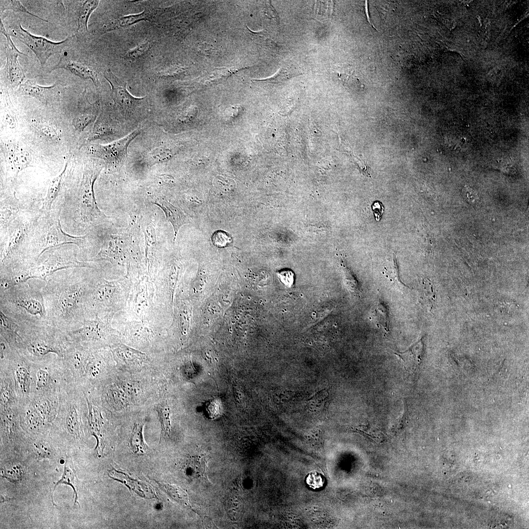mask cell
<instances>
[{
  "label": "cell",
  "instance_id": "25",
  "mask_svg": "<svg viewBox=\"0 0 529 529\" xmlns=\"http://www.w3.org/2000/svg\"><path fill=\"white\" fill-rule=\"evenodd\" d=\"M60 484H65L71 486L75 493V503L77 502V490H78V481L76 477L75 472L73 469V465L71 463L70 461L67 459L66 461L64 466V472L61 478L57 482L55 485L54 487V489Z\"/></svg>",
  "mask_w": 529,
  "mask_h": 529
},
{
  "label": "cell",
  "instance_id": "20",
  "mask_svg": "<svg viewBox=\"0 0 529 529\" xmlns=\"http://www.w3.org/2000/svg\"><path fill=\"white\" fill-rule=\"evenodd\" d=\"M56 85L41 86L34 81L27 80L20 85V90L23 94L35 97L41 102L47 103Z\"/></svg>",
  "mask_w": 529,
  "mask_h": 529
},
{
  "label": "cell",
  "instance_id": "10",
  "mask_svg": "<svg viewBox=\"0 0 529 529\" xmlns=\"http://www.w3.org/2000/svg\"><path fill=\"white\" fill-rule=\"evenodd\" d=\"M103 75L111 86L112 98L120 113L126 119L137 118V108L144 102L145 97L137 98L130 95L126 90L125 81L111 71L107 70Z\"/></svg>",
  "mask_w": 529,
  "mask_h": 529
},
{
  "label": "cell",
  "instance_id": "27",
  "mask_svg": "<svg viewBox=\"0 0 529 529\" xmlns=\"http://www.w3.org/2000/svg\"><path fill=\"white\" fill-rule=\"evenodd\" d=\"M329 393L328 390H322L308 400L307 406L313 411H322L327 409Z\"/></svg>",
  "mask_w": 529,
  "mask_h": 529
},
{
  "label": "cell",
  "instance_id": "31",
  "mask_svg": "<svg viewBox=\"0 0 529 529\" xmlns=\"http://www.w3.org/2000/svg\"><path fill=\"white\" fill-rule=\"evenodd\" d=\"M234 71H231L228 69H218L210 73L204 75L202 79L203 84L208 85L212 84L218 83L227 79Z\"/></svg>",
  "mask_w": 529,
  "mask_h": 529
},
{
  "label": "cell",
  "instance_id": "36",
  "mask_svg": "<svg viewBox=\"0 0 529 529\" xmlns=\"http://www.w3.org/2000/svg\"><path fill=\"white\" fill-rule=\"evenodd\" d=\"M211 241L216 247L223 248L228 246L232 242L231 236L223 230L215 231L211 237Z\"/></svg>",
  "mask_w": 529,
  "mask_h": 529
},
{
  "label": "cell",
  "instance_id": "26",
  "mask_svg": "<svg viewBox=\"0 0 529 529\" xmlns=\"http://www.w3.org/2000/svg\"><path fill=\"white\" fill-rule=\"evenodd\" d=\"M171 155V151L166 146L162 145L148 152L145 155V160L148 165L152 166L167 160Z\"/></svg>",
  "mask_w": 529,
  "mask_h": 529
},
{
  "label": "cell",
  "instance_id": "2",
  "mask_svg": "<svg viewBox=\"0 0 529 529\" xmlns=\"http://www.w3.org/2000/svg\"><path fill=\"white\" fill-rule=\"evenodd\" d=\"M1 208L0 269L34 262L31 245L40 214Z\"/></svg>",
  "mask_w": 529,
  "mask_h": 529
},
{
  "label": "cell",
  "instance_id": "41",
  "mask_svg": "<svg viewBox=\"0 0 529 529\" xmlns=\"http://www.w3.org/2000/svg\"><path fill=\"white\" fill-rule=\"evenodd\" d=\"M277 275L280 281L288 287L292 286L294 281V274L289 269H285L279 271Z\"/></svg>",
  "mask_w": 529,
  "mask_h": 529
},
{
  "label": "cell",
  "instance_id": "33",
  "mask_svg": "<svg viewBox=\"0 0 529 529\" xmlns=\"http://www.w3.org/2000/svg\"><path fill=\"white\" fill-rule=\"evenodd\" d=\"M12 10L15 12H20L25 13L35 17L40 20L46 22H48V20L40 18V17L34 15L29 12L19 0H0V13H2L5 10Z\"/></svg>",
  "mask_w": 529,
  "mask_h": 529
},
{
  "label": "cell",
  "instance_id": "13",
  "mask_svg": "<svg viewBox=\"0 0 529 529\" xmlns=\"http://www.w3.org/2000/svg\"><path fill=\"white\" fill-rule=\"evenodd\" d=\"M0 32L6 37L7 45L6 47V62L3 70V75L8 83L12 86L20 85L25 78L24 71L18 62L20 54L25 55L21 53L15 46L9 33L5 30L3 23L0 20Z\"/></svg>",
  "mask_w": 529,
  "mask_h": 529
},
{
  "label": "cell",
  "instance_id": "34",
  "mask_svg": "<svg viewBox=\"0 0 529 529\" xmlns=\"http://www.w3.org/2000/svg\"><path fill=\"white\" fill-rule=\"evenodd\" d=\"M151 48V44L148 41L138 45L129 50L124 55V58L128 60H135L145 55Z\"/></svg>",
  "mask_w": 529,
  "mask_h": 529
},
{
  "label": "cell",
  "instance_id": "37",
  "mask_svg": "<svg viewBox=\"0 0 529 529\" xmlns=\"http://www.w3.org/2000/svg\"><path fill=\"white\" fill-rule=\"evenodd\" d=\"M39 132L45 137L52 140H56L59 138V132L53 125L48 123H41L38 125Z\"/></svg>",
  "mask_w": 529,
  "mask_h": 529
},
{
  "label": "cell",
  "instance_id": "32",
  "mask_svg": "<svg viewBox=\"0 0 529 529\" xmlns=\"http://www.w3.org/2000/svg\"><path fill=\"white\" fill-rule=\"evenodd\" d=\"M158 412L162 431L165 435H169L170 432L169 409L166 404H160L156 409Z\"/></svg>",
  "mask_w": 529,
  "mask_h": 529
},
{
  "label": "cell",
  "instance_id": "17",
  "mask_svg": "<svg viewBox=\"0 0 529 529\" xmlns=\"http://www.w3.org/2000/svg\"><path fill=\"white\" fill-rule=\"evenodd\" d=\"M164 212L167 219L171 224L174 231L175 240L181 227L190 223L188 217L179 208L173 205L168 200L163 198L157 199L153 202Z\"/></svg>",
  "mask_w": 529,
  "mask_h": 529
},
{
  "label": "cell",
  "instance_id": "12",
  "mask_svg": "<svg viewBox=\"0 0 529 529\" xmlns=\"http://www.w3.org/2000/svg\"><path fill=\"white\" fill-rule=\"evenodd\" d=\"M91 352L82 346L70 343L62 359L68 379L72 383L79 385L83 378L87 361Z\"/></svg>",
  "mask_w": 529,
  "mask_h": 529
},
{
  "label": "cell",
  "instance_id": "22",
  "mask_svg": "<svg viewBox=\"0 0 529 529\" xmlns=\"http://www.w3.org/2000/svg\"><path fill=\"white\" fill-rule=\"evenodd\" d=\"M99 0H88L81 1L78 7L76 31H88V22L93 11L97 7Z\"/></svg>",
  "mask_w": 529,
  "mask_h": 529
},
{
  "label": "cell",
  "instance_id": "9",
  "mask_svg": "<svg viewBox=\"0 0 529 529\" xmlns=\"http://www.w3.org/2000/svg\"><path fill=\"white\" fill-rule=\"evenodd\" d=\"M95 317L86 319L80 328L66 332L70 342L89 349L91 344L106 340L110 331L108 317Z\"/></svg>",
  "mask_w": 529,
  "mask_h": 529
},
{
  "label": "cell",
  "instance_id": "28",
  "mask_svg": "<svg viewBox=\"0 0 529 529\" xmlns=\"http://www.w3.org/2000/svg\"><path fill=\"white\" fill-rule=\"evenodd\" d=\"M302 74L297 72L288 70L286 68H280L278 72L269 78L264 79H254V81L264 83H282L293 78Z\"/></svg>",
  "mask_w": 529,
  "mask_h": 529
},
{
  "label": "cell",
  "instance_id": "23",
  "mask_svg": "<svg viewBox=\"0 0 529 529\" xmlns=\"http://www.w3.org/2000/svg\"><path fill=\"white\" fill-rule=\"evenodd\" d=\"M97 107L96 103H90L88 107L78 115L73 120L72 124L78 131L83 130L96 118Z\"/></svg>",
  "mask_w": 529,
  "mask_h": 529
},
{
  "label": "cell",
  "instance_id": "29",
  "mask_svg": "<svg viewBox=\"0 0 529 529\" xmlns=\"http://www.w3.org/2000/svg\"><path fill=\"white\" fill-rule=\"evenodd\" d=\"M373 317L378 326H380L385 332H389V321L388 311L386 306L382 302L376 306L373 312Z\"/></svg>",
  "mask_w": 529,
  "mask_h": 529
},
{
  "label": "cell",
  "instance_id": "8",
  "mask_svg": "<svg viewBox=\"0 0 529 529\" xmlns=\"http://www.w3.org/2000/svg\"><path fill=\"white\" fill-rule=\"evenodd\" d=\"M11 35L28 47L35 54L43 66L49 58L57 53H60L70 43L72 37L59 42H54L40 36L31 34L24 29L20 24L11 30Z\"/></svg>",
  "mask_w": 529,
  "mask_h": 529
},
{
  "label": "cell",
  "instance_id": "43",
  "mask_svg": "<svg viewBox=\"0 0 529 529\" xmlns=\"http://www.w3.org/2000/svg\"><path fill=\"white\" fill-rule=\"evenodd\" d=\"M372 210L376 220L377 221H379L381 218L384 212V207L383 205L379 201L375 202L372 205Z\"/></svg>",
  "mask_w": 529,
  "mask_h": 529
},
{
  "label": "cell",
  "instance_id": "30",
  "mask_svg": "<svg viewBox=\"0 0 529 529\" xmlns=\"http://www.w3.org/2000/svg\"><path fill=\"white\" fill-rule=\"evenodd\" d=\"M12 157L16 174L19 171L29 166L31 158L29 154L26 151L16 150L12 154Z\"/></svg>",
  "mask_w": 529,
  "mask_h": 529
},
{
  "label": "cell",
  "instance_id": "42",
  "mask_svg": "<svg viewBox=\"0 0 529 529\" xmlns=\"http://www.w3.org/2000/svg\"><path fill=\"white\" fill-rule=\"evenodd\" d=\"M169 491L176 500L185 504L188 503L187 495L181 489L175 487H170Z\"/></svg>",
  "mask_w": 529,
  "mask_h": 529
},
{
  "label": "cell",
  "instance_id": "40",
  "mask_svg": "<svg viewBox=\"0 0 529 529\" xmlns=\"http://www.w3.org/2000/svg\"><path fill=\"white\" fill-rule=\"evenodd\" d=\"M33 449L36 456L39 458H49L52 456L49 445L46 442L38 441L33 444Z\"/></svg>",
  "mask_w": 529,
  "mask_h": 529
},
{
  "label": "cell",
  "instance_id": "4",
  "mask_svg": "<svg viewBox=\"0 0 529 529\" xmlns=\"http://www.w3.org/2000/svg\"><path fill=\"white\" fill-rule=\"evenodd\" d=\"M19 326L16 351L27 360L40 363L63 359L71 343L66 332L48 323Z\"/></svg>",
  "mask_w": 529,
  "mask_h": 529
},
{
  "label": "cell",
  "instance_id": "44",
  "mask_svg": "<svg viewBox=\"0 0 529 529\" xmlns=\"http://www.w3.org/2000/svg\"><path fill=\"white\" fill-rule=\"evenodd\" d=\"M463 192L465 196L468 198V199L472 200L473 199V200H475L477 195L470 188H467L465 189L463 191Z\"/></svg>",
  "mask_w": 529,
  "mask_h": 529
},
{
  "label": "cell",
  "instance_id": "1",
  "mask_svg": "<svg viewBox=\"0 0 529 529\" xmlns=\"http://www.w3.org/2000/svg\"><path fill=\"white\" fill-rule=\"evenodd\" d=\"M83 268L58 271L47 278L42 288L48 323L65 332L80 328L87 318L88 301L95 281Z\"/></svg>",
  "mask_w": 529,
  "mask_h": 529
},
{
  "label": "cell",
  "instance_id": "7",
  "mask_svg": "<svg viewBox=\"0 0 529 529\" xmlns=\"http://www.w3.org/2000/svg\"><path fill=\"white\" fill-rule=\"evenodd\" d=\"M78 254L75 244H65L47 250L31 265L30 279H40L46 282L48 277L62 269L94 268L90 263L80 261Z\"/></svg>",
  "mask_w": 529,
  "mask_h": 529
},
{
  "label": "cell",
  "instance_id": "15",
  "mask_svg": "<svg viewBox=\"0 0 529 529\" xmlns=\"http://www.w3.org/2000/svg\"><path fill=\"white\" fill-rule=\"evenodd\" d=\"M112 351L121 369L129 372L139 370L146 360L144 354L124 345L113 346Z\"/></svg>",
  "mask_w": 529,
  "mask_h": 529
},
{
  "label": "cell",
  "instance_id": "21",
  "mask_svg": "<svg viewBox=\"0 0 529 529\" xmlns=\"http://www.w3.org/2000/svg\"><path fill=\"white\" fill-rule=\"evenodd\" d=\"M67 163L61 173L53 179L49 185L46 196L43 203L41 213L47 214L52 209V205L56 200L61 190V182L67 167Z\"/></svg>",
  "mask_w": 529,
  "mask_h": 529
},
{
  "label": "cell",
  "instance_id": "38",
  "mask_svg": "<svg viewBox=\"0 0 529 529\" xmlns=\"http://www.w3.org/2000/svg\"><path fill=\"white\" fill-rule=\"evenodd\" d=\"M248 29L252 39L255 42L268 48H274L275 44L273 42L270 38L267 36V34H265V33L263 31L253 32L249 29Z\"/></svg>",
  "mask_w": 529,
  "mask_h": 529
},
{
  "label": "cell",
  "instance_id": "39",
  "mask_svg": "<svg viewBox=\"0 0 529 529\" xmlns=\"http://www.w3.org/2000/svg\"><path fill=\"white\" fill-rule=\"evenodd\" d=\"M306 481L310 487L313 489H316L323 486L325 479L321 474L315 472L309 473L307 475Z\"/></svg>",
  "mask_w": 529,
  "mask_h": 529
},
{
  "label": "cell",
  "instance_id": "6",
  "mask_svg": "<svg viewBox=\"0 0 529 529\" xmlns=\"http://www.w3.org/2000/svg\"><path fill=\"white\" fill-rule=\"evenodd\" d=\"M62 206L52 208L49 213H40L35 225L32 242V255L36 260L47 250L65 244L77 245L80 250L78 259L82 261L87 247V236H71L63 231L59 215Z\"/></svg>",
  "mask_w": 529,
  "mask_h": 529
},
{
  "label": "cell",
  "instance_id": "16",
  "mask_svg": "<svg viewBox=\"0 0 529 529\" xmlns=\"http://www.w3.org/2000/svg\"><path fill=\"white\" fill-rule=\"evenodd\" d=\"M18 410L19 417L27 429L32 433L39 432L48 424L30 399L20 402Z\"/></svg>",
  "mask_w": 529,
  "mask_h": 529
},
{
  "label": "cell",
  "instance_id": "19",
  "mask_svg": "<svg viewBox=\"0 0 529 529\" xmlns=\"http://www.w3.org/2000/svg\"><path fill=\"white\" fill-rule=\"evenodd\" d=\"M153 17V14L149 10L145 9L138 14L128 15L105 22L100 28L99 33L102 34L110 31L131 25L142 21H151Z\"/></svg>",
  "mask_w": 529,
  "mask_h": 529
},
{
  "label": "cell",
  "instance_id": "11",
  "mask_svg": "<svg viewBox=\"0 0 529 529\" xmlns=\"http://www.w3.org/2000/svg\"><path fill=\"white\" fill-rule=\"evenodd\" d=\"M140 133V130L137 129L109 144L92 145L89 148L90 153L93 156L104 160L110 167H120L127 157L129 144Z\"/></svg>",
  "mask_w": 529,
  "mask_h": 529
},
{
  "label": "cell",
  "instance_id": "18",
  "mask_svg": "<svg viewBox=\"0 0 529 529\" xmlns=\"http://www.w3.org/2000/svg\"><path fill=\"white\" fill-rule=\"evenodd\" d=\"M423 352V343L420 340L406 351L394 353L401 359L406 371L416 374L421 363Z\"/></svg>",
  "mask_w": 529,
  "mask_h": 529
},
{
  "label": "cell",
  "instance_id": "3",
  "mask_svg": "<svg viewBox=\"0 0 529 529\" xmlns=\"http://www.w3.org/2000/svg\"><path fill=\"white\" fill-rule=\"evenodd\" d=\"M36 282L30 279L0 292V312L19 325L48 323L42 294L45 285Z\"/></svg>",
  "mask_w": 529,
  "mask_h": 529
},
{
  "label": "cell",
  "instance_id": "24",
  "mask_svg": "<svg viewBox=\"0 0 529 529\" xmlns=\"http://www.w3.org/2000/svg\"><path fill=\"white\" fill-rule=\"evenodd\" d=\"M143 428V424H136L131 434L130 446L132 452L136 454H144L147 448L144 440Z\"/></svg>",
  "mask_w": 529,
  "mask_h": 529
},
{
  "label": "cell",
  "instance_id": "5",
  "mask_svg": "<svg viewBox=\"0 0 529 529\" xmlns=\"http://www.w3.org/2000/svg\"><path fill=\"white\" fill-rule=\"evenodd\" d=\"M103 165L92 160L85 165L79 188L73 196L62 206L72 218L73 226L86 229L104 222L108 217L99 209L95 196L94 185Z\"/></svg>",
  "mask_w": 529,
  "mask_h": 529
},
{
  "label": "cell",
  "instance_id": "35",
  "mask_svg": "<svg viewBox=\"0 0 529 529\" xmlns=\"http://www.w3.org/2000/svg\"><path fill=\"white\" fill-rule=\"evenodd\" d=\"M2 477L12 482L21 481L24 473L21 466L18 464L10 465L5 467L1 471Z\"/></svg>",
  "mask_w": 529,
  "mask_h": 529
},
{
  "label": "cell",
  "instance_id": "14",
  "mask_svg": "<svg viewBox=\"0 0 529 529\" xmlns=\"http://www.w3.org/2000/svg\"><path fill=\"white\" fill-rule=\"evenodd\" d=\"M58 69H64L80 78L90 79L96 87H97L99 84L96 71L89 65L76 58L62 54L57 64L51 69L49 72Z\"/></svg>",
  "mask_w": 529,
  "mask_h": 529
}]
</instances>
